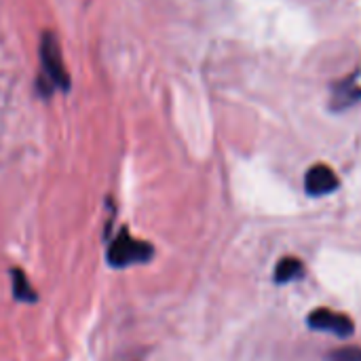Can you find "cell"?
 Returning <instances> with one entry per match:
<instances>
[{"instance_id":"4","label":"cell","mask_w":361,"mask_h":361,"mask_svg":"<svg viewBox=\"0 0 361 361\" xmlns=\"http://www.w3.org/2000/svg\"><path fill=\"white\" fill-rule=\"evenodd\" d=\"M338 188V176L328 165H313L305 176V190L311 197H324Z\"/></svg>"},{"instance_id":"8","label":"cell","mask_w":361,"mask_h":361,"mask_svg":"<svg viewBox=\"0 0 361 361\" xmlns=\"http://www.w3.org/2000/svg\"><path fill=\"white\" fill-rule=\"evenodd\" d=\"M330 361H361V349L360 347H343V349H336Z\"/></svg>"},{"instance_id":"7","label":"cell","mask_w":361,"mask_h":361,"mask_svg":"<svg viewBox=\"0 0 361 361\" xmlns=\"http://www.w3.org/2000/svg\"><path fill=\"white\" fill-rule=\"evenodd\" d=\"M305 273V264L298 258H283L275 269V281L277 283H290L294 279H300Z\"/></svg>"},{"instance_id":"2","label":"cell","mask_w":361,"mask_h":361,"mask_svg":"<svg viewBox=\"0 0 361 361\" xmlns=\"http://www.w3.org/2000/svg\"><path fill=\"white\" fill-rule=\"evenodd\" d=\"M154 256V247L146 241L133 239L129 235V231H118V235L112 239V243L108 245L106 258L108 264L114 269H127L133 264H144Z\"/></svg>"},{"instance_id":"1","label":"cell","mask_w":361,"mask_h":361,"mask_svg":"<svg viewBox=\"0 0 361 361\" xmlns=\"http://www.w3.org/2000/svg\"><path fill=\"white\" fill-rule=\"evenodd\" d=\"M68 89H70V76L63 68L59 40L53 32L47 30L40 40V74L36 80V91L42 97H49L55 91H68Z\"/></svg>"},{"instance_id":"6","label":"cell","mask_w":361,"mask_h":361,"mask_svg":"<svg viewBox=\"0 0 361 361\" xmlns=\"http://www.w3.org/2000/svg\"><path fill=\"white\" fill-rule=\"evenodd\" d=\"M11 275H13V296H15V300H19V302H36V298H38L36 290L27 281L25 273L21 269H13Z\"/></svg>"},{"instance_id":"5","label":"cell","mask_w":361,"mask_h":361,"mask_svg":"<svg viewBox=\"0 0 361 361\" xmlns=\"http://www.w3.org/2000/svg\"><path fill=\"white\" fill-rule=\"evenodd\" d=\"M360 102L361 87L355 80V74L334 82V87H332V110L341 112V110H347V108H351V106H355Z\"/></svg>"},{"instance_id":"3","label":"cell","mask_w":361,"mask_h":361,"mask_svg":"<svg viewBox=\"0 0 361 361\" xmlns=\"http://www.w3.org/2000/svg\"><path fill=\"white\" fill-rule=\"evenodd\" d=\"M309 326L311 330L332 334L336 338H349L353 334V322L351 317L332 311V309H317L309 315Z\"/></svg>"}]
</instances>
